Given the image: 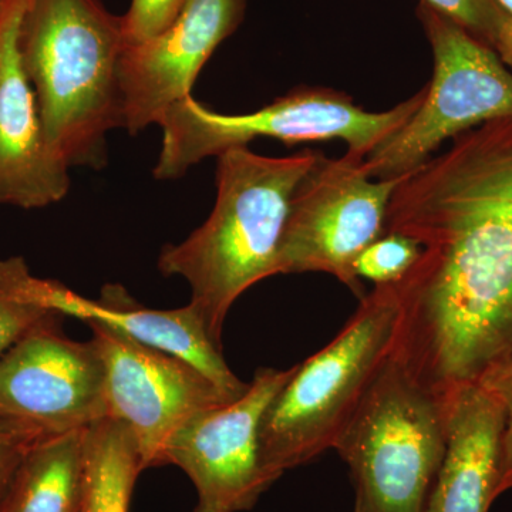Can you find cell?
<instances>
[{
	"label": "cell",
	"instance_id": "22",
	"mask_svg": "<svg viewBox=\"0 0 512 512\" xmlns=\"http://www.w3.org/2000/svg\"><path fill=\"white\" fill-rule=\"evenodd\" d=\"M47 434L0 414V501L30 447Z\"/></svg>",
	"mask_w": 512,
	"mask_h": 512
},
{
	"label": "cell",
	"instance_id": "9",
	"mask_svg": "<svg viewBox=\"0 0 512 512\" xmlns=\"http://www.w3.org/2000/svg\"><path fill=\"white\" fill-rule=\"evenodd\" d=\"M89 326L106 375L107 417L130 430L143 470L164 466L168 444L188 421L234 400L187 360Z\"/></svg>",
	"mask_w": 512,
	"mask_h": 512
},
{
	"label": "cell",
	"instance_id": "18",
	"mask_svg": "<svg viewBox=\"0 0 512 512\" xmlns=\"http://www.w3.org/2000/svg\"><path fill=\"white\" fill-rule=\"evenodd\" d=\"M420 254L419 242L402 234L386 232L357 256L355 274L375 285H394L413 268Z\"/></svg>",
	"mask_w": 512,
	"mask_h": 512
},
{
	"label": "cell",
	"instance_id": "17",
	"mask_svg": "<svg viewBox=\"0 0 512 512\" xmlns=\"http://www.w3.org/2000/svg\"><path fill=\"white\" fill-rule=\"evenodd\" d=\"M130 430L106 417L86 431V487L82 512H128L137 478L143 473Z\"/></svg>",
	"mask_w": 512,
	"mask_h": 512
},
{
	"label": "cell",
	"instance_id": "14",
	"mask_svg": "<svg viewBox=\"0 0 512 512\" xmlns=\"http://www.w3.org/2000/svg\"><path fill=\"white\" fill-rule=\"evenodd\" d=\"M26 0H8L0 28V204L33 210L70 190V167L47 144L19 49Z\"/></svg>",
	"mask_w": 512,
	"mask_h": 512
},
{
	"label": "cell",
	"instance_id": "13",
	"mask_svg": "<svg viewBox=\"0 0 512 512\" xmlns=\"http://www.w3.org/2000/svg\"><path fill=\"white\" fill-rule=\"evenodd\" d=\"M247 0H188L160 35L124 47L119 63L121 117L128 133L158 124L192 96L198 73L241 25Z\"/></svg>",
	"mask_w": 512,
	"mask_h": 512
},
{
	"label": "cell",
	"instance_id": "8",
	"mask_svg": "<svg viewBox=\"0 0 512 512\" xmlns=\"http://www.w3.org/2000/svg\"><path fill=\"white\" fill-rule=\"evenodd\" d=\"M403 178L375 180L360 158L319 153L293 194L278 275L322 272L362 298L357 256L384 234L387 208Z\"/></svg>",
	"mask_w": 512,
	"mask_h": 512
},
{
	"label": "cell",
	"instance_id": "20",
	"mask_svg": "<svg viewBox=\"0 0 512 512\" xmlns=\"http://www.w3.org/2000/svg\"><path fill=\"white\" fill-rule=\"evenodd\" d=\"M188 0H131L123 22L126 46L160 35L177 19Z\"/></svg>",
	"mask_w": 512,
	"mask_h": 512
},
{
	"label": "cell",
	"instance_id": "4",
	"mask_svg": "<svg viewBox=\"0 0 512 512\" xmlns=\"http://www.w3.org/2000/svg\"><path fill=\"white\" fill-rule=\"evenodd\" d=\"M325 348L295 365L262 417L259 450L271 484L335 450L390 357L402 323L394 285H375Z\"/></svg>",
	"mask_w": 512,
	"mask_h": 512
},
{
	"label": "cell",
	"instance_id": "23",
	"mask_svg": "<svg viewBox=\"0 0 512 512\" xmlns=\"http://www.w3.org/2000/svg\"><path fill=\"white\" fill-rule=\"evenodd\" d=\"M56 313L43 311L0 291V356L26 332Z\"/></svg>",
	"mask_w": 512,
	"mask_h": 512
},
{
	"label": "cell",
	"instance_id": "12",
	"mask_svg": "<svg viewBox=\"0 0 512 512\" xmlns=\"http://www.w3.org/2000/svg\"><path fill=\"white\" fill-rule=\"evenodd\" d=\"M0 291L62 318L72 316L181 357L231 399L247 392L249 383L229 369L222 349L190 305L171 311L144 308L119 285L104 286L100 299H89L60 282L33 275L22 258L0 259Z\"/></svg>",
	"mask_w": 512,
	"mask_h": 512
},
{
	"label": "cell",
	"instance_id": "11",
	"mask_svg": "<svg viewBox=\"0 0 512 512\" xmlns=\"http://www.w3.org/2000/svg\"><path fill=\"white\" fill-rule=\"evenodd\" d=\"M56 315L0 356V414L47 436L86 430L107 417L103 360L92 342H76Z\"/></svg>",
	"mask_w": 512,
	"mask_h": 512
},
{
	"label": "cell",
	"instance_id": "10",
	"mask_svg": "<svg viewBox=\"0 0 512 512\" xmlns=\"http://www.w3.org/2000/svg\"><path fill=\"white\" fill-rule=\"evenodd\" d=\"M293 370L259 369L247 392L198 414L170 441L164 466L181 468L190 478L195 512L249 511L272 487L262 467L259 430Z\"/></svg>",
	"mask_w": 512,
	"mask_h": 512
},
{
	"label": "cell",
	"instance_id": "24",
	"mask_svg": "<svg viewBox=\"0 0 512 512\" xmlns=\"http://www.w3.org/2000/svg\"><path fill=\"white\" fill-rule=\"evenodd\" d=\"M505 15V26L498 40L495 53L501 57L505 66L512 69V0H495Z\"/></svg>",
	"mask_w": 512,
	"mask_h": 512
},
{
	"label": "cell",
	"instance_id": "26",
	"mask_svg": "<svg viewBox=\"0 0 512 512\" xmlns=\"http://www.w3.org/2000/svg\"><path fill=\"white\" fill-rule=\"evenodd\" d=\"M353 512H357V511L355 510V511H353Z\"/></svg>",
	"mask_w": 512,
	"mask_h": 512
},
{
	"label": "cell",
	"instance_id": "2",
	"mask_svg": "<svg viewBox=\"0 0 512 512\" xmlns=\"http://www.w3.org/2000/svg\"><path fill=\"white\" fill-rule=\"evenodd\" d=\"M318 156V151L303 150L291 157H265L247 146L225 151L217 157V201L210 218L181 244L161 251L158 269L187 281L188 305L218 348L239 296L278 275L293 194Z\"/></svg>",
	"mask_w": 512,
	"mask_h": 512
},
{
	"label": "cell",
	"instance_id": "25",
	"mask_svg": "<svg viewBox=\"0 0 512 512\" xmlns=\"http://www.w3.org/2000/svg\"><path fill=\"white\" fill-rule=\"evenodd\" d=\"M6 3L8 0H0V28H2L3 16H5Z\"/></svg>",
	"mask_w": 512,
	"mask_h": 512
},
{
	"label": "cell",
	"instance_id": "3",
	"mask_svg": "<svg viewBox=\"0 0 512 512\" xmlns=\"http://www.w3.org/2000/svg\"><path fill=\"white\" fill-rule=\"evenodd\" d=\"M123 22L101 0H26L23 69L47 144L69 167L101 168L106 137L123 126L119 63Z\"/></svg>",
	"mask_w": 512,
	"mask_h": 512
},
{
	"label": "cell",
	"instance_id": "6",
	"mask_svg": "<svg viewBox=\"0 0 512 512\" xmlns=\"http://www.w3.org/2000/svg\"><path fill=\"white\" fill-rule=\"evenodd\" d=\"M427 86L394 106L373 113L352 97L326 87H298L255 113H215L192 96L178 101L161 120L164 140L154 175L177 180L192 165L218 157L256 138H275L286 146L311 141H345L349 156L365 160L419 110Z\"/></svg>",
	"mask_w": 512,
	"mask_h": 512
},
{
	"label": "cell",
	"instance_id": "5",
	"mask_svg": "<svg viewBox=\"0 0 512 512\" xmlns=\"http://www.w3.org/2000/svg\"><path fill=\"white\" fill-rule=\"evenodd\" d=\"M448 394L390 357L336 443L357 512H423L447 447Z\"/></svg>",
	"mask_w": 512,
	"mask_h": 512
},
{
	"label": "cell",
	"instance_id": "15",
	"mask_svg": "<svg viewBox=\"0 0 512 512\" xmlns=\"http://www.w3.org/2000/svg\"><path fill=\"white\" fill-rule=\"evenodd\" d=\"M504 410L484 383L448 393L447 447L423 512H488L498 498Z\"/></svg>",
	"mask_w": 512,
	"mask_h": 512
},
{
	"label": "cell",
	"instance_id": "16",
	"mask_svg": "<svg viewBox=\"0 0 512 512\" xmlns=\"http://www.w3.org/2000/svg\"><path fill=\"white\" fill-rule=\"evenodd\" d=\"M86 430L43 437L20 461L0 512H82Z\"/></svg>",
	"mask_w": 512,
	"mask_h": 512
},
{
	"label": "cell",
	"instance_id": "7",
	"mask_svg": "<svg viewBox=\"0 0 512 512\" xmlns=\"http://www.w3.org/2000/svg\"><path fill=\"white\" fill-rule=\"evenodd\" d=\"M419 18L433 50V77L412 119L363 160L375 180L410 174L444 141L512 117V72L501 57L427 3H420Z\"/></svg>",
	"mask_w": 512,
	"mask_h": 512
},
{
	"label": "cell",
	"instance_id": "21",
	"mask_svg": "<svg viewBox=\"0 0 512 512\" xmlns=\"http://www.w3.org/2000/svg\"><path fill=\"white\" fill-rule=\"evenodd\" d=\"M500 400L504 410L501 476L498 497L512 490V350L481 379Z\"/></svg>",
	"mask_w": 512,
	"mask_h": 512
},
{
	"label": "cell",
	"instance_id": "19",
	"mask_svg": "<svg viewBox=\"0 0 512 512\" xmlns=\"http://www.w3.org/2000/svg\"><path fill=\"white\" fill-rule=\"evenodd\" d=\"M481 43L497 49L505 15L495 0H421Z\"/></svg>",
	"mask_w": 512,
	"mask_h": 512
},
{
	"label": "cell",
	"instance_id": "1",
	"mask_svg": "<svg viewBox=\"0 0 512 512\" xmlns=\"http://www.w3.org/2000/svg\"><path fill=\"white\" fill-rule=\"evenodd\" d=\"M386 232L421 247L394 284L396 355L443 396L481 382L512 350V117L460 134L404 175Z\"/></svg>",
	"mask_w": 512,
	"mask_h": 512
}]
</instances>
